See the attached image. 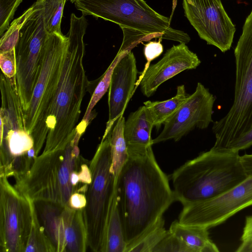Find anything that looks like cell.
Instances as JSON below:
<instances>
[{
    "instance_id": "obj_26",
    "label": "cell",
    "mask_w": 252,
    "mask_h": 252,
    "mask_svg": "<svg viewBox=\"0 0 252 252\" xmlns=\"http://www.w3.org/2000/svg\"><path fill=\"white\" fill-rule=\"evenodd\" d=\"M153 252H194V251L184 241L168 230L164 237L154 249Z\"/></svg>"
},
{
    "instance_id": "obj_9",
    "label": "cell",
    "mask_w": 252,
    "mask_h": 252,
    "mask_svg": "<svg viewBox=\"0 0 252 252\" xmlns=\"http://www.w3.org/2000/svg\"><path fill=\"white\" fill-rule=\"evenodd\" d=\"M32 222L31 200L0 175V250L25 252Z\"/></svg>"
},
{
    "instance_id": "obj_3",
    "label": "cell",
    "mask_w": 252,
    "mask_h": 252,
    "mask_svg": "<svg viewBox=\"0 0 252 252\" xmlns=\"http://www.w3.org/2000/svg\"><path fill=\"white\" fill-rule=\"evenodd\" d=\"M79 139L65 149L41 154L30 170L15 179V188L34 202L68 205L75 192L86 194L92 182L90 161L80 155Z\"/></svg>"
},
{
    "instance_id": "obj_7",
    "label": "cell",
    "mask_w": 252,
    "mask_h": 252,
    "mask_svg": "<svg viewBox=\"0 0 252 252\" xmlns=\"http://www.w3.org/2000/svg\"><path fill=\"white\" fill-rule=\"evenodd\" d=\"M83 15H92L115 23L121 28L141 32L150 39L159 38L188 43L185 32L170 26V19L153 9L144 0H76Z\"/></svg>"
},
{
    "instance_id": "obj_33",
    "label": "cell",
    "mask_w": 252,
    "mask_h": 252,
    "mask_svg": "<svg viewBox=\"0 0 252 252\" xmlns=\"http://www.w3.org/2000/svg\"><path fill=\"white\" fill-rule=\"evenodd\" d=\"M240 159L248 176L252 175V154L240 156Z\"/></svg>"
},
{
    "instance_id": "obj_19",
    "label": "cell",
    "mask_w": 252,
    "mask_h": 252,
    "mask_svg": "<svg viewBox=\"0 0 252 252\" xmlns=\"http://www.w3.org/2000/svg\"><path fill=\"white\" fill-rule=\"evenodd\" d=\"M189 95L186 93L185 86L181 85L177 87L176 95L169 99L144 102V105L151 114L154 126L158 129L160 128L179 109Z\"/></svg>"
},
{
    "instance_id": "obj_4",
    "label": "cell",
    "mask_w": 252,
    "mask_h": 252,
    "mask_svg": "<svg viewBox=\"0 0 252 252\" xmlns=\"http://www.w3.org/2000/svg\"><path fill=\"white\" fill-rule=\"evenodd\" d=\"M248 177L238 151L213 147L171 175L175 201L183 206L219 196Z\"/></svg>"
},
{
    "instance_id": "obj_5",
    "label": "cell",
    "mask_w": 252,
    "mask_h": 252,
    "mask_svg": "<svg viewBox=\"0 0 252 252\" xmlns=\"http://www.w3.org/2000/svg\"><path fill=\"white\" fill-rule=\"evenodd\" d=\"M234 101L226 115L214 123V147L231 149L252 127V10L247 17L234 50Z\"/></svg>"
},
{
    "instance_id": "obj_27",
    "label": "cell",
    "mask_w": 252,
    "mask_h": 252,
    "mask_svg": "<svg viewBox=\"0 0 252 252\" xmlns=\"http://www.w3.org/2000/svg\"><path fill=\"white\" fill-rule=\"evenodd\" d=\"M23 0H0V35L2 36L9 26L15 12Z\"/></svg>"
},
{
    "instance_id": "obj_11",
    "label": "cell",
    "mask_w": 252,
    "mask_h": 252,
    "mask_svg": "<svg viewBox=\"0 0 252 252\" xmlns=\"http://www.w3.org/2000/svg\"><path fill=\"white\" fill-rule=\"evenodd\" d=\"M251 205L252 175L219 196L183 206L178 220L183 224L209 229Z\"/></svg>"
},
{
    "instance_id": "obj_10",
    "label": "cell",
    "mask_w": 252,
    "mask_h": 252,
    "mask_svg": "<svg viewBox=\"0 0 252 252\" xmlns=\"http://www.w3.org/2000/svg\"><path fill=\"white\" fill-rule=\"evenodd\" d=\"M40 222L56 252H85L88 247L84 209L39 202Z\"/></svg>"
},
{
    "instance_id": "obj_23",
    "label": "cell",
    "mask_w": 252,
    "mask_h": 252,
    "mask_svg": "<svg viewBox=\"0 0 252 252\" xmlns=\"http://www.w3.org/2000/svg\"><path fill=\"white\" fill-rule=\"evenodd\" d=\"M167 232L162 217L138 239L128 246L125 252H153Z\"/></svg>"
},
{
    "instance_id": "obj_22",
    "label": "cell",
    "mask_w": 252,
    "mask_h": 252,
    "mask_svg": "<svg viewBox=\"0 0 252 252\" xmlns=\"http://www.w3.org/2000/svg\"><path fill=\"white\" fill-rule=\"evenodd\" d=\"M31 203L32 222L25 252H55L39 220L35 202L31 200Z\"/></svg>"
},
{
    "instance_id": "obj_17",
    "label": "cell",
    "mask_w": 252,
    "mask_h": 252,
    "mask_svg": "<svg viewBox=\"0 0 252 252\" xmlns=\"http://www.w3.org/2000/svg\"><path fill=\"white\" fill-rule=\"evenodd\" d=\"M169 231L193 249L194 252H218L217 246L210 239L207 228L188 225L175 220L171 224Z\"/></svg>"
},
{
    "instance_id": "obj_15",
    "label": "cell",
    "mask_w": 252,
    "mask_h": 252,
    "mask_svg": "<svg viewBox=\"0 0 252 252\" xmlns=\"http://www.w3.org/2000/svg\"><path fill=\"white\" fill-rule=\"evenodd\" d=\"M138 70L135 57L131 51L126 52L115 65L109 88L108 120L102 136L111 131L115 123L124 114L136 87Z\"/></svg>"
},
{
    "instance_id": "obj_30",
    "label": "cell",
    "mask_w": 252,
    "mask_h": 252,
    "mask_svg": "<svg viewBox=\"0 0 252 252\" xmlns=\"http://www.w3.org/2000/svg\"><path fill=\"white\" fill-rule=\"evenodd\" d=\"M252 146V127L240 137L231 150L239 151Z\"/></svg>"
},
{
    "instance_id": "obj_20",
    "label": "cell",
    "mask_w": 252,
    "mask_h": 252,
    "mask_svg": "<svg viewBox=\"0 0 252 252\" xmlns=\"http://www.w3.org/2000/svg\"><path fill=\"white\" fill-rule=\"evenodd\" d=\"M118 52L106 71L97 79V83L92 94L90 101L82 121L77 125L76 133L82 136L89 123L96 116L93 109L109 89L114 68L120 59L126 53Z\"/></svg>"
},
{
    "instance_id": "obj_31",
    "label": "cell",
    "mask_w": 252,
    "mask_h": 252,
    "mask_svg": "<svg viewBox=\"0 0 252 252\" xmlns=\"http://www.w3.org/2000/svg\"><path fill=\"white\" fill-rule=\"evenodd\" d=\"M86 203V194L75 192L70 196L68 206L75 209H83L85 208Z\"/></svg>"
},
{
    "instance_id": "obj_32",
    "label": "cell",
    "mask_w": 252,
    "mask_h": 252,
    "mask_svg": "<svg viewBox=\"0 0 252 252\" xmlns=\"http://www.w3.org/2000/svg\"><path fill=\"white\" fill-rule=\"evenodd\" d=\"M241 240L242 242H252V216H248L246 218Z\"/></svg>"
},
{
    "instance_id": "obj_34",
    "label": "cell",
    "mask_w": 252,
    "mask_h": 252,
    "mask_svg": "<svg viewBox=\"0 0 252 252\" xmlns=\"http://www.w3.org/2000/svg\"><path fill=\"white\" fill-rule=\"evenodd\" d=\"M236 252H252V242H242Z\"/></svg>"
},
{
    "instance_id": "obj_6",
    "label": "cell",
    "mask_w": 252,
    "mask_h": 252,
    "mask_svg": "<svg viewBox=\"0 0 252 252\" xmlns=\"http://www.w3.org/2000/svg\"><path fill=\"white\" fill-rule=\"evenodd\" d=\"M68 38L63 34H48L42 47L40 73L28 109L23 114L25 127L34 140L38 155L45 145L47 121L55 96L66 55Z\"/></svg>"
},
{
    "instance_id": "obj_14",
    "label": "cell",
    "mask_w": 252,
    "mask_h": 252,
    "mask_svg": "<svg viewBox=\"0 0 252 252\" xmlns=\"http://www.w3.org/2000/svg\"><path fill=\"white\" fill-rule=\"evenodd\" d=\"M200 63L197 55L186 43H180L169 48L158 62L150 65L141 74L136 87L140 85L142 94L149 97L163 83L184 70L196 68Z\"/></svg>"
},
{
    "instance_id": "obj_2",
    "label": "cell",
    "mask_w": 252,
    "mask_h": 252,
    "mask_svg": "<svg viewBox=\"0 0 252 252\" xmlns=\"http://www.w3.org/2000/svg\"><path fill=\"white\" fill-rule=\"evenodd\" d=\"M85 16H70L68 43L55 96L47 121L48 133L42 154L64 149L74 138L81 107L91 82L83 63Z\"/></svg>"
},
{
    "instance_id": "obj_21",
    "label": "cell",
    "mask_w": 252,
    "mask_h": 252,
    "mask_svg": "<svg viewBox=\"0 0 252 252\" xmlns=\"http://www.w3.org/2000/svg\"><path fill=\"white\" fill-rule=\"evenodd\" d=\"M123 115L116 122L110 132V144L111 153V170L115 180L121 168L128 158V155L124 136V126L125 122Z\"/></svg>"
},
{
    "instance_id": "obj_35",
    "label": "cell",
    "mask_w": 252,
    "mask_h": 252,
    "mask_svg": "<svg viewBox=\"0 0 252 252\" xmlns=\"http://www.w3.org/2000/svg\"><path fill=\"white\" fill-rule=\"evenodd\" d=\"M71 2H74L76 0H70Z\"/></svg>"
},
{
    "instance_id": "obj_25",
    "label": "cell",
    "mask_w": 252,
    "mask_h": 252,
    "mask_svg": "<svg viewBox=\"0 0 252 252\" xmlns=\"http://www.w3.org/2000/svg\"><path fill=\"white\" fill-rule=\"evenodd\" d=\"M35 7L36 2H34L22 15L11 23L0 37V53L10 51L15 48L19 39L21 29Z\"/></svg>"
},
{
    "instance_id": "obj_18",
    "label": "cell",
    "mask_w": 252,
    "mask_h": 252,
    "mask_svg": "<svg viewBox=\"0 0 252 252\" xmlns=\"http://www.w3.org/2000/svg\"><path fill=\"white\" fill-rule=\"evenodd\" d=\"M126 246L115 187L107 224L105 252H125Z\"/></svg>"
},
{
    "instance_id": "obj_12",
    "label": "cell",
    "mask_w": 252,
    "mask_h": 252,
    "mask_svg": "<svg viewBox=\"0 0 252 252\" xmlns=\"http://www.w3.org/2000/svg\"><path fill=\"white\" fill-rule=\"evenodd\" d=\"M183 6L201 39L223 53L230 49L236 28L221 0H183Z\"/></svg>"
},
{
    "instance_id": "obj_1",
    "label": "cell",
    "mask_w": 252,
    "mask_h": 252,
    "mask_svg": "<svg viewBox=\"0 0 252 252\" xmlns=\"http://www.w3.org/2000/svg\"><path fill=\"white\" fill-rule=\"evenodd\" d=\"M115 186L127 247L161 218L175 199L152 147L144 154L128 156Z\"/></svg>"
},
{
    "instance_id": "obj_24",
    "label": "cell",
    "mask_w": 252,
    "mask_h": 252,
    "mask_svg": "<svg viewBox=\"0 0 252 252\" xmlns=\"http://www.w3.org/2000/svg\"><path fill=\"white\" fill-rule=\"evenodd\" d=\"M42 3L45 29L48 34H63L61 24L66 0H36Z\"/></svg>"
},
{
    "instance_id": "obj_13",
    "label": "cell",
    "mask_w": 252,
    "mask_h": 252,
    "mask_svg": "<svg viewBox=\"0 0 252 252\" xmlns=\"http://www.w3.org/2000/svg\"><path fill=\"white\" fill-rule=\"evenodd\" d=\"M216 97L200 82L194 92L164 123L160 133L153 139L154 144L173 139L180 140L195 128L205 129L213 122V105Z\"/></svg>"
},
{
    "instance_id": "obj_29",
    "label": "cell",
    "mask_w": 252,
    "mask_h": 252,
    "mask_svg": "<svg viewBox=\"0 0 252 252\" xmlns=\"http://www.w3.org/2000/svg\"><path fill=\"white\" fill-rule=\"evenodd\" d=\"M161 39L158 41H150L145 45L144 54L147 60L146 65L142 73H144L150 65V62L159 57L163 52V47Z\"/></svg>"
},
{
    "instance_id": "obj_8",
    "label": "cell",
    "mask_w": 252,
    "mask_h": 252,
    "mask_svg": "<svg viewBox=\"0 0 252 252\" xmlns=\"http://www.w3.org/2000/svg\"><path fill=\"white\" fill-rule=\"evenodd\" d=\"M109 133L102 138L90 161L92 182L84 208L88 247L94 252H105L107 224L116 187Z\"/></svg>"
},
{
    "instance_id": "obj_28",
    "label": "cell",
    "mask_w": 252,
    "mask_h": 252,
    "mask_svg": "<svg viewBox=\"0 0 252 252\" xmlns=\"http://www.w3.org/2000/svg\"><path fill=\"white\" fill-rule=\"evenodd\" d=\"M0 67L2 73L9 78H15L16 72V61L15 48L0 53Z\"/></svg>"
},
{
    "instance_id": "obj_16",
    "label": "cell",
    "mask_w": 252,
    "mask_h": 252,
    "mask_svg": "<svg viewBox=\"0 0 252 252\" xmlns=\"http://www.w3.org/2000/svg\"><path fill=\"white\" fill-rule=\"evenodd\" d=\"M154 126L151 114L144 105L130 114L124 126L128 156L144 154L152 147L151 133Z\"/></svg>"
}]
</instances>
